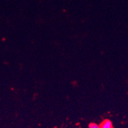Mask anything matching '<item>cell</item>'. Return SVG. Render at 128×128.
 I'll return each instance as SVG.
<instances>
[{"mask_svg": "<svg viewBox=\"0 0 128 128\" xmlns=\"http://www.w3.org/2000/svg\"><path fill=\"white\" fill-rule=\"evenodd\" d=\"M100 128H114L112 121L109 119H105L100 125Z\"/></svg>", "mask_w": 128, "mask_h": 128, "instance_id": "obj_1", "label": "cell"}, {"mask_svg": "<svg viewBox=\"0 0 128 128\" xmlns=\"http://www.w3.org/2000/svg\"><path fill=\"white\" fill-rule=\"evenodd\" d=\"M89 128H100V125L95 122H92L89 124Z\"/></svg>", "mask_w": 128, "mask_h": 128, "instance_id": "obj_2", "label": "cell"}]
</instances>
